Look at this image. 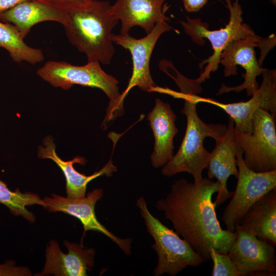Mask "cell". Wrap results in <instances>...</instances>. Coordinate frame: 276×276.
<instances>
[{
    "instance_id": "obj_1",
    "label": "cell",
    "mask_w": 276,
    "mask_h": 276,
    "mask_svg": "<svg viewBox=\"0 0 276 276\" xmlns=\"http://www.w3.org/2000/svg\"><path fill=\"white\" fill-rule=\"evenodd\" d=\"M219 188L217 181L206 177L197 183L180 178L155 203L204 262L211 260L212 248L227 253L236 237L235 232L223 229L217 219L212 197Z\"/></svg>"
},
{
    "instance_id": "obj_2",
    "label": "cell",
    "mask_w": 276,
    "mask_h": 276,
    "mask_svg": "<svg viewBox=\"0 0 276 276\" xmlns=\"http://www.w3.org/2000/svg\"><path fill=\"white\" fill-rule=\"evenodd\" d=\"M109 1L91 0L66 10L68 19L63 26L72 44L84 53L87 62L109 64L114 53L111 31L119 20L111 11Z\"/></svg>"
},
{
    "instance_id": "obj_3",
    "label": "cell",
    "mask_w": 276,
    "mask_h": 276,
    "mask_svg": "<svg viewBox=\"0 0 276 276\" xmlns=\"http://www.w3.org/2000/svg\"><path fill=\"white\" fill-rule=\"evenodd\" d=\"M167 94L183 99L181 111L187 118L186 132L176 154L162 167V173L167 177L181 172H187L193 177L194 182L203 178L202 172L206 168L209 153L203 145L204 140L210 137L215 141L225 133L227 125L208 124L202 121L196 111V105L201 98L192 91L177 93L169 89Z\"/></svg>"
},
{
    "instance_id": "obj_4",
    "label": "cell",
    "mask_w": 276,
    "mask_h": 276,
    "mask_svg": "<svg viewBox=\"0 0 276 276\" xmlns=\"http://www.w3.org/2000/svg\"><path fill=\"white\" fill-rule=\"evenodd\" d=\"M37 74L53 86L63 89L77 84L103 90L109 99L103 123L105 127L123 113L124 100L119 91V82L114 77L105 73L99 62L78 66L65 61H49L37 70Z\"/></svg>"
},
{
    "instance_id": "obj_5",
    "label": "cell",
    "mask_w": 276,
    "mask_h": 276,
    "mask_svg": "<svg viewBox=\"0 0 276 276\" xmlns=\"http://www.w3.org/2000/svg\"><path fill=\"white\" fill-rule=\"evenodd\" d=\"M136 205L147 232L154 240L152 248L156 252L157 260L153 275L166 273L175 276L189 266L197 267L204 262L185 239L152 215L143 196L137 199Z\"/></svg>"
},
{
    "instance_id": "obj_6",
    "label": "cell",
    "mask_w": 276,
    "mask_h": 276,
    "mask_svg": "<svg viewBox=\"0 0 276 276\" xmlns=\"http://www.w3.org/2000/svg\"><path fill=\"white\" fill-rule=\"evenodd\" d=\"M238 1L232 3L231 0H225L229 12V21L224 28L219 30H209L208 24L202 22L200 18L186 16V21H179L185 32L196 44L203 45L205 40L203 39L206 38L212 45L213 54L199 65L201 68L207 63L203 72L196 79L200 84L210 78L211 73L218 69L220 54L230 43L256 34L249 25L243 22V11Z\"/></svg>"
},
{
    "instance_id": "obj_7",
    "label": "cell",
    "mask_w": 276,
    "mask_h": 276,
    "mask_svg": "<svg viewBox=\"0 0 276 276\" xmlns=\"http://www.w3.org/2000/svg\"><path fill=\"white\" fill-rule=\"evenodd\" d=\"M275 116L259 109L254 114L252 132L234 130L237 146L243 151L245 165L257 172L276 170Z\"/></svg>"
},
{
    "instance_id": "obj_8",
    "label": "cell",
    "mask_w": 276,
    "mask_h": 276,
    "mask_svg": "<svg viewBox=\"0 0 276 276\" xmlns=\"http://www.w3.org/2000/svg\"><path fill=\"white\" fill-rule=\"evenodd\" d=\"M243 153L242 150L238 147L237 185L222 216L226 229L232 232H235L236 226L256 202L276 189V170L257 172L250 170L243 162Z\"/></svg>"
},
{
    "instance_id": "obj_9",
    "label": "cell",
    "mask_w": 276,
    "mask_h": 276,
    "mask_svg": "<svg viewBox=\"0 0 276 276\" xmlns=\"http://www.w3.org/2000/svg\"><path fill=\"white\" fill-rule=\"evenodd\" d=\"M172 29L167 21L162 20L156 23L152 31L142 38L136 39L129 34L126 35L111 34L112 41L128 50L132 57V72L126 88L121 94L123 100L133 87L137 86L144 91L152 92L157 86L150 74L151 54L160 36Z\"/></svg>"
},
{
    "instance_id": "obj_10",
    "label": "cell",
    "mask_w": 276,
    "mask_h": 276,
    "mask_svg": "<svg viewBox=\"0 0 276 276\" xmlns=\"http://www.w3.org/2000/svg\"><path fill=\"white\" fill-rule=\"evenodd\" d=\"M262 38L255 34L233 41L221 52L219 63L224 66L225 77L237 75L238 65L243 67L245 73L242 74L244 80L242 84L229 87L223 83L217 95L232 91L240 93L246 89L247 96H251L257 90L259 86L256 78L266 69L259 65L255 51Z\"/></svg>"
},
{
    "instance_id": "obj_11",
    "label": "cell",
    "mask_w": 276,
    "mask_h": 276,
    "mask_svg": "<svg viewBox=\"0 0 276 276\" xmlns=\"http://www.w3.org/2000/svg\"><path fill=\"white\" fill-rule=\"evenodd\" d=\"M103 196V191L97 188L89 192L87 196L79 198H69L55 194L51 197H44L45 207L50 212H63L78 219L84 228V234L88 231L99 232L114 242L127 255L131 254V238H121L110 232L98 220L95 208L97 202Z\"/></svg>"
},
{
    "instance_id": "obj_12",
    "label": "cell",
    "mask_w": 276,
    "mask_h": 276,
    "mask_svg": "<svg viewBox=\"0 0 276 276\" xmlns=\"http://www.w3.org/2000/svg\"><path fill=\"white\" fill-rule=\"evenodd\" d=\"M235 232L236 239L227 254L241 276L275 275V246L238 227Z\"/></svg>"
},
{
    "instance_id": "obj_13",
    "label": "cell",
    "mask_w": 276,
    "mask_h": 276,
    "mask_svg": "<svg viewBox=\"0 0 276 276\" xmlns=\"http://www.w3.org/2000/svg\"><path fill=\"white\" fill-rule=\"evenodd\" d=\"M263 80L257 90L247 101L224 104L209 98L201 99L222 109L234 122V129L240 132H252L251 120L259 109L276 115V72L266 68L262 73Z\"/></svg>"
},
{
    "instance_id": "obj_14",
    "label": "cell",
    "mask_w": 276,
    "mask_h": 276,
    "mask_svg": "<svg viewBox=\"0 0 276 276\" xmlns=\"http://www.w3.org/2000/svg\"><path fill=\"white\" fill-rule=\"evenodd\" d=\"M68 252H63L58 243L50 241L45 249V262L41 271L35 275L86 276L95 263V250L82 243L64 241Z\"/></svg>"
},
{
    "instance_id": "obj_15",
    "label": "cell",
    "mask_w": 276,
    "mask_h": 276,
    "mask_svg": "<svg viewBox=\"0 0 276 276\" xmlns=\"http://www.w3.org/2000/svg\"><path fill=\"white\" fill-rule=\"evenodd\" d=\"M234 122L228 118V125L225 134L216 141L214 150L209 153L208 165V177L216 178L219 188L216 199L213 202L215 207L222 204L231 197L233 192L227 188L228 178L238 174L236 154L237 147L234 138Z\"/></svg>"
},
{
    "instance_id": "obj_16",
    "label": "cell",
    "mask_w": 276,
    "mask_h": 276,
    "mask_svg": "<svg viewBox=\"0 0 276 276\" xmlns=\"http://www.w3.org/2000/svg\"><path fill=\"white\" fill-rule=\"evenodd\" d=\"M166 0H117L111 11L121 22V35L128 34L133 27L142 28L149 34L158 22L170 21L163 11Z\"/></svg>"
},
{
    "instance_id": "obj_17",
    "label": "cell",
    "mask_w": 276,
    "mask_h": 276,
    "mask_svg": "<svg viewBox=\"0 0 276 276\" xmlns=\"http://www.w3.org/2000/svg\"><path fill=\"white\" fill-rule=\"evenodd\" d=\"M176 118L170 104L159 99L155 100L154 108L148 114L154 138L150 157L154 168L163 167L174 155L173 139L178 131L175 124Z\"/></svg>"
},
{
    "instance_id": "obj_18",
    "label": "cell",
    "mask_w": 276,
    "mask_h": 276,
    "mask_svg": "<svg viewBox=\"0 0 276 276\" xmlns=\"http://www.w3.org/2000/svg\"><path fill=\"white\" fill-rule=\"evenodd\" d=\"M43 143L45 147L42 146L38 147V156L41 158L52 159L61 169L66 179L67 198H79L85 197L87 185L90 181L102 175L111 176L117 171L116 166L113 164L110 158L101 170L91 175L86 176L78 172L73 166L75 163L84 165L86 163L85 158L77 156L71 160H63L56 153V147L52 137L48 136L44 138Z\"/></svg>"
},
{
    "instance_id": "obj_19",
    "label": "cell",
    "mask_w": 276,
    "mask_h": 276,
    "mask_svg": "<svg viewBox=\"0 0 276 276\" xmlns=\"http://www.w3.org/2000/svg\"><path fill=\"white\" fill-rule=\"evenodd\" d=\"M68 19L65 10L39 0L22 2L0 14V20L13 25L24 39L37 24L54 21L64 26Z\"/></svg>"
},
{
    "instance_id": "obj_20",
    "label": "cell",
    "mask_w": 276,
    "mask_h": 276,
    "mask_svg": "<svg viewBox=\"0 0 276 276\" xmlns=\"http://www.w3.org/2000/svg\"><path fill=\"white\" fill-rule=\"evenodd\" d=\"M236 227L275 246L276 189L256 202Z\"/></svg>"
},
{
    "instance_id": "obj_21",
    "label": "cell",
    "mask_w": 276,
    "mask_h": 276,
    "mask_svg": "<svg viewBox=\"0 0 276 276\" xmlns=\"http://www.w3.org/2000/svg\"><path fill=\"white\" fill-rule=\"evenodd\" d=\"M0 47L4 48L12 60L35 64L42 61V50L28 45L18 30L12 24L0 20Z\"/></svg>"
},
{
    "instance_id": "obj_22",
    "label": "cell",
    "mask_w": 276,
    "mask_h": 276,
    "mask_svg": "<svg viewBox=\"0 0 276 276\" xmlns=\"http://www.w3.org/2000/svg\"><path fill=\"white\" fill-rule=\"evenodd\" d=\"M0 203L8 208L15 216H21L30 223L35 221V216L29 211L27 206L38 204L45 207L43 199L35 193L29 192L22 193L19 189L11 191L7 184L0 180Z\"/></svg>"
},
{
    "instance_id": "obj_23",
    "label": "cell",
    "mask_w": 276,
    "mask_h": 276,
    "mask_svg": "<svg viewBox=\"0 0 276 276\" xmlns=\"http://www.w3.org/2000/svg\"><path fill=\"white\" fill-rule=\"evenodd\" d=\"M210 257L213 262L212 276H241L227 253L220 252L212 248Z\"/></svg>"
},
{
    "instance_id": "obj_24",
    "label": "cell",
    "mask_w": 276,
    "mask_h": 276,
    "mask_svg": "<svg viewBox=\"0 0 276 276\" xmlns=\"http://www.w3.org/2000/svg\"><path fill=\"white\" fill-rule=\"evenodd\" d=\"M32 272L26 266H17L14 260L0 264V276H30Z\"/></svg>"
},
{
    "instance_id": "obj_25",
    "label": "cell",
    "mask_w": 276,
    "mask_h": 276,
    "mask_svg": "<svg viewBox=\"0 0 276 276\" xmlns=\"http://www.w3.org/2000/svg\"><path fill=\"white\" fill-rule=\"evenodd\" d=\"M65 11L85 5L91 0H39Z\"/></svg>"
},
{
    "instance_id": "obj_26",
    "label": "cell",
    "mask_w": 276,
    "mask_h": 276,
    "mask_svg": "<svg viewBox=\"0 0 276 276\" xmlns=\"http://www.w3.org/2000/svg\"><path fill=\"white\" fill-rule=\"evenodd\" d=\"M275 45V35L271 34L266 38H262L258 42V47L260 49L261 54L258 63L262 66V63L268 52Z\"/></svg>"
},
{
    "instance_id": "obj_27",
    "label": "cell",
    "mask_w": 276,
    "mask_h": 276,
    "mask_svg": "<svg viewBox=\"0 0 276 276\" xmlns=\"http://www.w3.org/2000/svg\"><path fill=\"white\" fill-rule=\"evenodd\" d=\"M208 0H182L186 10L189 12L198 11Z\"/></svg>"
},
{
    "instance_id": "obj_28",
    "label": "cell",
    "mask_w": 276,
    "mask_h": 276,
    "mask_svg": "<svg viewBox=\"0 0 276 276\" xmlns=\"http://www.w3.org/2000/svg\"><path fill=\"white\" fill-rule=\"evenodd\" d=\"M33 0H0V14L22 2Z\"/></svg>"
},
{
    "instance_id": "obj_29",
    "label": "cell",
    "mask_w": 276,
    "mask_h": 276,
    "mask_svg": "<svg viewBox=\"0 0 276 276\" xmlns=\"http://www.w3.org/2000/svg\"><path fill=\"white\" fill-rule=\"evenodd\" d=\"M269 1L274 6H275V5H276V0H269Z\"/></svg>"
},
{
    "instance_id": "obj_30",
    "label": "cell",
    "mask_w": 276,
    "mask_h": 276,
    "mask_svg": "<svg viewBox=\"0 0 276 276\" xmlns=\"http://www.w3.org/2000/svg\"><path fill=\"white\" fill-rule=\"evenodd\" d=\"M165 88H162V90H161L162 93L164 94V89H165ZM185 91H187V90H185ZM193 91H194V90H193ZM194 91L197 94V93H196L195 91ZM180 92H182V91H180Z\"/></svg>"
},
{
    "instance_id": "obj_31",
    "label": "cell",
    "mask_w": 276,
    "mask_h": 276,
    "mask_svg": "<svg viewBox=\"0 0 276 276\" xmlns=\"http://www.w3.org/2000/svg\"><path fill=\"white\" fill-rule=\"evenodd\" d=\"M162 88V87H160V89H159V92H160V93H162V92H161ZM188 90H193V89H188ZM184 91H185V90H184ZM194 91H195V90H194ZM196 93H197V92H196Z\"/></svg>"
},
{
    "instance_id": "obj_32",
    "label": "cell",
    "mask_w": 276,
    "mask_h": 276,
    "mask_svg": "<svg viewBox=\"0 0 276 276\" xmlns=\"http://www.w3.org/2000/svg\"><path fill=\"white\" fill-rule=\"evenodd\" d=\"M233 1H237V0H233Z\"/></svg>"
}]
</instances>
